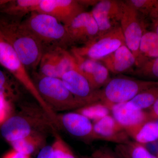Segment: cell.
<instances>
[{
    "mask_svg": "<svg viewBox=\"0 0 158 158\" xmlns=\"http://www.w3.org/2000/svg\"><path fill=\"white\" fill-rule=\"evenodd\" d=\"M82 158H89L87 157H83Z\"/></svg>",
    "mask_w": 158,
    "mask_h": 158,
    "instance_id": "37",
    "label": "cell"
},
{
    "mask_svg": "<svg viewBox=\"0 0 158 158\" xmlns=\"http://www.w3.org/2000/svg\"><path fill=\"white\" fill-rule=\"evenodd\" d=\"M131 5L139 14L143 16H149L155 9L157 0H129L126 1Z\"/></svg>",
    "mask_w": 158,
    "mask_h": 158,
    "instance_id": "30",
    "label": "cell"
},
{
    "mask_svg": "<svg viewBox=\"0 0 158 158\" xmlns=\"http://www.w3.org/2000/svg\"><path fill=\"white\" fill-rule=\"evenodd\" d=\"M7 2V0H0V8Z\"/></svg>",
    "mask_w": 158,
    "mask_h": 158,
    "instance_id": "36",
    "label": "cell"
},
{
    "mask_svg": "<svg viewBox=\"0 0 158 158\" xmlns=\"http://www.w3.org/2000/svg\"><path fill=\"white\" fill-rule=\"evenodd\" d=\"M39 67V73L43 75L59 78L53 53L51 49L44 52Z\"/></svg>",
    "mask_w": 158,
    "mask_h": 158,
    "instance_id": "27",
    "label": "cell"
},
{
    "mask_svg": "<svg viewBox=\"0 0 158 158\" xmlns=\"http://www.w3.org/2000/svg\"><path fill=\"white\" fill-rule=\"evenodd\" d=\"M73 44H87L98 36L97 24L91 12L84 11L65 26Z\"/></svg>",
    "mask_w": 158,
    "mask_h": 158,
    "instance_id": "13",
    "label": "cell"
},
{
    "mask_svg": "<svg viewBox=\"0 0 158 158\" xmlns=\"http://www.w3.org/2000/svg\"><path fill=\"white\" fill-rule=\"evenodd\" d=\"M45 136L43 133H36L10 143L12 149L31 156L38 150L45 146Z\"/></svg>",
    "mask_w": 158,
    "mask_h": 158,
    "instance_id": "20",
    "label": "cell"
},
{
    "mask_svg": "<svg viewBox=\"0 0 158 158\" xmlns=\"http://www.w3.org/2000/svg\"><path fill=\"white\" fill-rule=\"evenodd\" d=\"M0 31L27 69H36L44 53L43 47L21 19L0 15Z\"/></svg>",
    "mask_w": 158,
    "mask_h": 158,
    "instance_id": "1",
    "label": "cell"
},
{
    "mask_svg": "<svg viewBox=\"0 0 158 158\" xmlns=\"http://www.w3.org/2000/svg\"><path fill=\"white\" fill-rule=\"evenodd\" d=\"M0 65L6 69L37 101L46 113L51 108L40 96L28 70L19 59L15 51L0 31Z\"/></svg>",
    "mask_w": 158,
    "mask_h": 158,
    "instance_id": "6",
    "label": "cell"
},
{
    "mask_svg": "<svg viewBox=\"0 0 158 158\" xmlns=\"http://www.w3.org/2000/svg\"><path fill=\"white\" fill-rule=\"evenodd\" d=\"M109 72L115 74L130 73L136 64L135 56L126 44L100 60Z\"/></svg>",
    "mask_w": 158,
    "mask_h": 158,
    "instance_id": "16",
    "label": "cell"
},
{
    "mask_svg": "<svg viewBox=\"0 0 158 158\" xmlns=\"http://www.w3.org/2000/svg\"><path fill=\"white\" fill-rule=\"evenodd\" d=\"M39 2V0H7L0 8V13L21 19L35 12Z\"/></svg>",
    "mask_w": 158,
    "mask_h": 158,
    "instance_id": "19",
    "label": "cell"
},
{
    "mask_svg": "<svg viewBox=\"0 0 158 158\" xmlns=\"http://www.w3.org/2000/svg\"><path fill=\"white\" fill-rule=\"evenodd\" d=\"M157 86L158 81L118 76L100 89L99 102L111 111L115 105L129 101L142 91Z\"/></svg>",
    "mask_w": 158,
    "mask_h": 158,
    "instance_id": "5",
    "label": "cell"
},
{
    "mask_svg": "<svg viewBox=\"0 0 158 158\" xmlns=\"http://www.w3.org/2000/svg\"><path fill=\"white\" fill-rule=\"evenodd\" d=\"M85 11V7L77 0H39L35 10L55 18L65 26Z\"/></svg>",
    "mask_w": 158,
    "mask_h": 158,
    "instance_id": "9",
    "label": "cell"
},
{
    "mask_svg": "<svg viewBox=\"0 0 158 158\" xmlns=\"http://www.w3.org/2000/svg\"><path fill=\"white\" fill-rule=\"evenodd\" d=\"M61 79L65 87L83 107L100 102V89L94 90L80 72L69 71L64 73Z\"/></svg>",
    "mask_w": 158,
    "mask_h": 158,
    "instance_id": "12",
    "label": "cell"
},
{
    "mask_svg": "<svg viewBox=\"0 0 158 158\" xmlns=\"http://www.w3.org/2000/svg\"><path fill=\"white\" fill-rule=\"evenodd\" d=\"M152 23V31L158 35V12L150 16Z\"/></svg>",
    "mask_w": 158,
    "mask_h": 158,
    "instance_id": "35",
    "label": "cell"
},
{
    "mask_svg": "<svg viewBox=\"0 0 158 158\" xmlns=\"http://www.w3.org/2000/svg\"><path fill=\"white\" fill-rule=\"evenodd\" d=\"M12 115L11 102L0 97V126Z\"/></svg>",
    "mask_w": 158,
    "mask_h": 158,
    "instance_id": "31",
    "label": "cell"
},
{
    "mask_svg": "<svg viewBox=\"0 0 158 158\" xmlns=\"http://www.w3.org/2000/svg\"><path fill=\"white\" fill-rule=\"evenodd\" d=\"M92 158H120L115 151L106 146H102L94 150Z\"/></svg>",
    "mask_w": 158,
    "mask_h": 158,
    "instance_id": "32",
    "label": "cell"
},
{
    "mask_svg": "<svg viewBox=\"0 0 158 158\" xmlns=\"http://www.w3.org/2000/svg\"><path fill=\"white\" fill-rule=\"evenodd\" d=\"M56 127L42 108L27 106L20 113L11 115L1 126V132L10 144L32 134L55 131Z\"/></svg>",
    "mask_w": 158,
    "mask_h": 158,
    "instance_id": "2",
    "label": "cell"
},
{
    "mask_svg": "<svg viewBox=\"0 0 158 158\" xmlns=\"http://www.w3.org/2000/svg\"><path fill=\"white\" fill-rule=\"evenodd\" d=\"M141 15L126 1H122V11L119 25L124 36L126 44L135 56L136 67L141 63L139 45L145 31L144 19Z\"/></svg>",
    "mask_w": 158,
    "mask_h": 158,
    "instance_id": "7",
    "label": "cell"
},
{
    "mask_svg": "<svg viewBox=\"0 0 158 158\" xmlns=\"http://www.w3.org/2000/svg\"><path fill=\"white\" fill-rule=\"evenodd\" d=\"M72 54L76 59L80 72L88 80L94 90L103 88L110 81V72L101 62Z\"/></svg>",
    "mask_w": 158,
    "mask_h": 158,
    "instance_id": "15",
    "label": "cell"
},
{
    "mask_svg": "<svg viewBox=\"0 0 158 158\" xmlns=\"http://www.w3.org/2000/svg\"><path fill=\"white\" fill-rule=\"evenodd\" d=\"M2 158H32L31 156L18 152L13 149L7 152Z\"/></svg>",
    "mask_w": 158,
    "mask_h": 158,
    "instance_id": "33",
    "label": "cell"
},
{
    "mask_svg": "<svg viewBox=\"0 0 158 158\" xmlns=\"http://www.w3.org/2000/svg\"><path fill=\"white\" fill-rule=\"evenodd\" d=\"M43 99L55 113L77 110L83 106L65 87L62 79L34 73L32 77Z\"/></svg>",
    "mask_w": 158,
    "mask_h": 158,
    "instance_id": "4",
    "label": "cell"
},
{
    "mask_svg": "<svg viewBox=\"0 0 158 158\" xmlns=\"http://www.w3.org/2000/svg\"><path fill=\"white\" fill-rule=\"evenodd\" d=\"M139 52L141 58L140 65L148 59L158 58V34L152 31H145L140 41Z\"/></svg>",
    "mask_w": 158,
    "mask_h": 158,
    "instance_id": "25",
    "label": "cell"
},
{
    "mask_svg": "<svg viewBox=\"0 0 158 158\" xmlns=\"http://www.w3.org/2000/svg\"><path fill=\"white\" fill-rule=\"evenodd\" d=\"M125 44V40L119 25L104 35L98 36L91 42L81 47H73L71 52L81 56L99 61Z\"/></svg>",
    "mask_w": 158,
    "mask_h": 158,
    "instance_id": "8",
    "label": "cell"
},
{
    "mask_svg": "<svg viewBox=\"0 0 158 158\" xmlns=\"http://www.w3.org/2000/svg\"><path fill=\"white\" fill-rule=\"evenodd\" d=\"M53 53L59 78L64 73L71 70L80 72L78 65L73 54L66 49L61 48H51Z\"/></svg>",
    "mask_w": 158,
    "mask_h": 158,
    "instance_id": "24",
    "label": "cell"
},
{
    "mask_svg": "<svg viewBox=\"0 0 158 158\" xmlns=\"http://www.w3.org/2000/svg\"><path fill=\"white\" fill-rule=\"evenodd\" d=\"M55 134V140L52 145L55 158H76L67 143L56 133Z\"/></svg>",
    "mask_w": 158,
    "mask_h": 158,
    "instance_id": "29",
    "label": "cell"
},
{
    "mask_svg": "<svg viewBox=\"0 0 158 158\" xmlns=\"http://www.w3.org/2000/svg\"><path fill=\"white\" fill-rule=\"evenodd\" d=\"M148 113L151 120H158V99L149 110Z\"/></svg>",
    "mask_w": 158,
    "mask_h": 158,
    "instance_id": "34",
    "label": "cell"
},
{
    "mask_svg": "<svg viewBox=\"0 0 158 158\" xmlns=\"http://www.w3.org/2000/svg\"><path fill=\"white\" fill-rule=\"evenodd\" d=\"M94 139L116 143L124 144L131 140L124 128L112 115H107L94 122Z\"/></svg>",
    "mask_w": 158,
    "mask_h": 158,
    "instance_id": "14",
    "label": "cell"
},
{
    "mask_svg": "<svg viewBox=\"0 0 158 158\" xmlns=\"http://www.w3.org/2000/svg\"><path fill=\"white\" fill-rule=\"evenodd\" d=\"M20 84L7 71L0 69V97L12 102L20 95Z\"/></svg>",
    "mask_w": 158,
    "mask_h": 158,
    "instance_id": "23",
    "label": "cell"
},
{
    "mask_svg": "<svg viewBox=\"0 0 158 158\" xmlns=\"http://www.w3.org/2000/svg\"><path fill=\"white\" fill-rule=\"evenodd\" d=\"M114 151L120 158H158L144 145L132 140L124 144H116Z\"/></svg>",
    "mask_w": 158,
    "mask_h": 158,
    "instance_id": "21",
    "label": "cell"
},
{
    "mask_svg": "<svg viewBox=\"0 0 158 158\" xmlns=\"http://www.w3.org/2000/svg\"><path fill=\"white\" fill-rule=\"evenodd\" d=\"M113 118L125 131L151 120L148 112L127 109L125 103L113 106L111 110Z\"/></svg>",
    "mask_w": 158,
    "mask_h": 158,
    "instance_id": "17",
    "label": "cell"
},
{
    "mask_svg": "<svg viewBox=\"0 0 158 158\" xmlns=\"http://www.w3.org/2000/svg\"><path fill=\"white\" fill-rule=\"evenodd\" d=\"M131 139L145 145L158 140V122L150 120L127 130Z\"/></svg>",
    "mask_w": 158,
    "mask_h": 158,
    "instance_id": "18",
    "label": "cell"
},
{
    "mask_svg": "<svg viewBox=\"0 0 158 158\" xmlns=\"http://www.w3.org/2000/svg\"><path fill=\"white\" fill-rule=\"evenodd\" d=\"M122 1L102 0L94 6L91 14L98 26V36L109 33L119 26Z\"/></svg>",
    "mask_w": 158,
    "mask_h": 158,
    "instance_id": "11",
    "label": "cell"
},
{
    "mask_svg": "<svg viewBox=\"0 0 158 158\" xmlns=\"http://www.w3.org/2000/svg\"><path fill=\"white\" fill-rule=\"evenodd\" d=\"M129 73L141 80L158 81V58L148 59Z\"/></svg>",
    "mask_w": 158,
    "mask_h": 158,
    "instance_id": "26",
    "label": "cell"
},
{
    "mask_svg": "<svg viewBox=\"0 0 158 158\" xmlns=\"http://www.w3.org/2000/svg\"><path fill=\"white\" fill-rule=\"evenodd\" d=\"M158 99V86L146 89L125 103L127 109L145 111L149 110Z\"/></svg>",
    "mask_w": 158,
    "mask_h": 158,
    "instance_id": "22",
    "label": "cell"
},
{
    "mask_svg": "<svg viewBox=\"0 0 158 158\" xmlns=\"http://www.w3.org/2000/svg\"><path fill=\"white\" fill-rule=\"evenodd\" d=\"M157 157L158 158V153L157 155Z\"/></svg>",
    "mask_w": 158,
    "mask_h": 158,
    "instance_id": "38",
    "label": "cell"
},
{
    "mask_svg": "<svg viewBox=\"0 0 158 158\" xmlns=\"http://www.w3.org/2000/svg\"><path fill=\"white\" fill-rule=\"evenodd\" d=\"M76 112L88 117L90 120L97 121L110 115L111 111L100 102L87 105L75 110Z\"/></svg>",
    "mask_w": 158,
    "mask_h": 158,
    "instance_id": "28",
    "label": "cell"
},
{
    "mask_svg": "<svg viewBox=\"0 0 158 158\" xmlns=\"http://www.w3.org/2000/svg\"><path fill=\"white\" fill-rule=\"evenodd\" d=\"M57 119L59 127L70 135L87 144L95 141L93 123L86 116L75 111L57 114Z\"/></svg>",
    "mask_w": 158,
    "mask_h": 158,
    "instance_id": "10",
    "label": "cell"
},
{
    "mask_svg": "<svg viewBox=\"0 0 158 158\" xmlns=\"http://www.w3.org/2000/svg\"><path fill=\"white\" fill-rule=\"evenodd\" d=\"M23 22L42 44L44 52L55 48L66 49L73 45L65 26L51 15L32 12Z\"/></svg>",
    "mask_w": 158,
    "mask_h": 158,
    "instance_id": "3",
    "label": "cell"
}]
</instances>
